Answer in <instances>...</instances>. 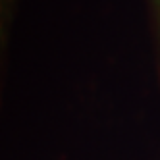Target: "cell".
<instances>
[{
  "mask_svg": "<svg viewBox=\"0 0 160 160\" xmlns=\"http://www.w3.org/2000/svg\"><path fill=\"white\" fill-rule=\"evenodd\" d=\"M10 2V0H0V6H2V4H8Z\"/></svg>",
  "mask_w": 160,
  "mask_h": 160,
  "instance_id": "2",
  "label": "cell"
},
{
  "mask_svg": "<svg viewBox=\"0 0 160 160\" xmlns=\"http://www.w3.org/2000/svg\"><path fill=\"white\" fill-rule=\"evenodd\" d=\"M154 8H156V18H158V31H160V0H154Z\"/></svg>",
  "mask_w": 160,
  "mask_h": 160,
  "instance_id": "1",
  "label": "cell"
}]
</instances>
